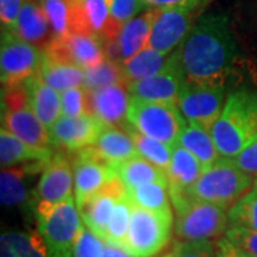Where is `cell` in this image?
<instances>
[{"instance_id": "37", "label": "cell", "mask_w": 257, "mask_h": 257, "mask_svg": "<svg viewBox=\"0 0 257 257\" xmlns=\"http://www.w3.org/2000/svg\"><path fill=\"white\" fill-rule=\"evenodd\" d=\"M130 214H132V203L127 199V194L121 197L116 203L114 210L111 213L110 221L106 231V243H111L116 246H123L130 223Z\"/></svg>"}, {"instance_id": "1", "label": "cell", "mask_w": 257, "mask_h": 257, "mask_svg": "<svg viewBox=\"0 0 257 257\" xmlns=\"http://www.w3.org/2000/svg\"><path fill=\"white\" fill-rule=\"evenodd\" d=\"M186 83L202 87H234L246 69V55L233 33L229 15L210 12L194 23L177 47Z\"/></svg>"}, {"instance_id": "45", "label": "cell", "mask_w": 257, "mask_h": 257, "mask_svg": "<svg viewBox=\"0 0 257 257\" xmlns=\"http://www.w3.org/2000/svg\"><path fill=\"white\" fill-rule=\"evenodd\" d=\"M234 162L241 170L257 179V133L239 155L234 157Z\"/></svg>"}, {"instance_id": "35", "label": "cell", "mask_w": 257, "mask_h": 257, "mask_svg": "<svg viewBox=\"0 0 257 257\" xmlns=\"http://www.w3.org/2000/svg\"><path fill=\"white\" fill-rule=\"evenodd\" d=\"M123 128L135 140V145L138 147L139 156L145 157L146 160L152 162L153 165L159 166V167H162L166 172L167 166L170 163V159H172L173 146L163 143V142H160L157 139L149 138L146 135L140 133L133 126H130L128 123Z\"/></svg>"}, {"instance_id": "20", "label": "cell", "mask_w": 257, "mask_h": 257, "mask_svg": "<svg viewBox=\"0 0 257 257\" xmlns=\"http://www.w3.org/2000/svg\"><path fill=\"white\" fill-rule=\"evenodd\" d=\"M53 157L52 147L30 146L22 139L2 127L0 130V163L2 167L26 166L30 172L43 170Z\"/></svg>"}, {"instance_id": "15", "label": "cell", "mask_w": 257, "mask_h": 257, "mask_svg": "<svg viewBox=\"0 0 257 257\" xmlns=\"http://www.w3.org/2000/svg\"><path fill=\"white\" fill-rule=\"evenodd\" d=\"M104 126L106 123L92 113H84L80 116L62 114L50 127L52 145L73 153L84 147L93 146Z\"/></svg>"}, {"instance_id": "32", "label": "cell", "mask_w": 257, "mask_h": 257, "mask_svg": "<svg viewBox=\"0 0 257 257\" xmlns=\"http://www.w3.org/2000/svg\"><path fill=\"white\" fill-rule=\"evenodd\" d=\"M39 74L57 92H63L74 86H83V80H84V70L82 67L56 62L46 55L43 57Z\"/></svg>"}, {"instance_id": "21", "label": "cell", "mask_w": 257, "mask_h": 257, "mask_svg": "<svg viewBox=\"0 0 257 257\" xmlns=\"http://www.w3.org/2000/svg\"><path fill=\"white\" fill-rule=\"evenodd\" d=\"M89 93V113L110 126L124 127L127 124L130 93L127 86H109Z\"/></svg>"}, {"instance_id": "38", "label": "cell", "mask_w": 257, "mask_h": 257, "mask_svg": "<svg viewBox=\"0 0 257 257\" xmlns=\"http://www.w3.org/2000/svg\"><path fill=\"white\" fill-rule=\"evenodd\" d=\"M42 5L50 22L53 36H67L70 33L72 0H42Z\"/></svg>"}, {"instance_id": "6", "label": "cell", "mask_w": 257, "mask_h": 257, "mask_svg": "<svg viewBox=\"0 0 257 257\" xmlns=\"http://www.w3.org/2000/svg\"><path fill=\"white\" fill-rule=\"evenodd\" d=\"M173 213H162L132 204L130 223L121 247L133 257H153L172 237Z\"/></svg>"}, {"instance_id": "3", "label": "cell", "mask_w": 257, "mask_h": 257, "mask_svg": "<svg viewBox=\"0 0 257 257\" xmlns=\"http://www.w3.org/2000/svg\"><path fill=\"white\" fill-rule=\"evenodd\" d=\"M176 210L175 233L182 241L219 240L229 227V207L197 200L186 193H172Z\"/></svg>"}, {"instance_id": "24", "label": "cell", "mask_w": 257, "mask_h": 257, "mask_svg": "<svg viewBox=\"0 0 257 257\" xmlns=\"http://www.w3.org/2000/svg\"><path fill=\"white\" fill-rule=\"evenodd\" d=\"M23 84L28 93L29 104L32 110L36 113L37 117L50 130V127L62 116L60 92L47 84L39 73L32 76Z\"/></svg>"}, {"instance_id": "19", "label": "cell", "mask_w": 257, "mask_h": 257, "mask_svg": "<svg viewBox=\"0 0 257 257\" xmlns=\"http://www.w3.org/2000/svg\"><path fill=\"white\" fill-rule=\"evenodd\" d=\"M2 127L9 130L30 146H52L50 130L32 110L29 101L12 107H2Z\"/></svg>"}, {"instance_id": "33", "label": "cell", "mask_w": 257, "mask_h": 257, "mask_svg": "<svg viewBox=\"0 0 257 257\" xmlns=\"http://www.w3.org/2000/svg\"><path fill=\"white\" fill-rule=\"evenodd\" d=\"M169 56L170 55L157 52L152 47H145L138 55H135L127 62L121 64L127 84L159 73L167 63Z\"/></svg>"}, {"instance_id": "30", "label": "cell", "mask_w": 257, "mask_h": 257, "mask_svg": "<svg viewBox=\"0 0 257 257\" xmlns=\"http://www.w3.org/2000/svg\"><path fill=\"white\" fill-rule=\"evenodd\" d=\"M120 180L124 183L126 189H133L140 184L155 182V180H167L166 172L146 160L145 157L135 156L121 162L114 167Z\"/></svg>"}, {"instance_id": "8", "label": "cell", "mask_w": 257, "mask_h": 257, "mask_svg": "<svg viewBox=\"0 0 257 257\" xmlns=\"http://www.w3.org/2000/svg\"><path fill=\"white\" fill-rule=\"evenodd\" d=\"M0 49V77L3 87L23 84L39 73L45 50L28 43L9 30H2Z\"/></svg>"}, {"instance_id": "16", "label": "cell", "mask_w": 257, "mask_h": 257, "mask_svg": "<svg viewBox=\"0 0 257 257\" xmlns=\"http://www.w3.org/2000/svg\"><path fill=\"white\" fill-rule=\"evenodd\" d=\"M45 55L52 60L87 69L99 64L106 57L104 45L93 35L70 33L64 37H55L46 47Z\"/></svg>"}, {"instance_id": "28", "label": "cell", "mask_w": 257, "mask_h": 257, "mask_svg": "<svg viewBox=\"0 0 257 257\" xmlns=\"http://www.w3.org/2000/svg\"><path fill=\"white\" fill-rule=\"evenodd\" d=\"M177 143L192 152L204 167H209L221 157L210 130L194 121L186 123Z\"/></svg>"}, {"instance_id": "47", "label": "cell", "mask_w": 257, "mask_h": 257, "mask_svg": "<svg viewBox=\"0 0 257 257\" xmlns=\"http://www.w3.org/2000/svg\"><path fill=\"white\" fill-rule=\"evenodd\" d=\"M216 251L217 257H254L248 251L239 247L233 241H230L226 236H223L216 241Z\"/></svg>"}, {"instance_id": "44", "label": "cell", "mask_w": 257, "mask_h": 257, "mask_svg": "<svg viewBox=\"0 0 257 257\" xmlns=\"http://www.w3.org/2000/svg\"><path fill=\"white\" fill-rule=\"evenodd\" d=\"M25 0H0V20L2 30L16 33L19 15L22 12Z\"/></svg>"}, {"instance_id": "22", "label": "cell", "mask_w": 257, "mask_h": 257, "mask_svg": "<svg viewBox=\"0 0 257 257\" xmlns=\"http://www.w3.org/2000/svg\"><path fill=\"white\" fill-rule=\"evenodd\" d=\"M16 35L28 43L46 50L55 36L42 0H25L19 15Z\"/></svg>"}, {"instance_id": "43", "label": "cell", "mask_w": 257, "mask_h": 257, "mask_svg": "<svg viewBox=\"0 0 257 257\" xmlns=\"http://www.w3.org/2000/svg\"><path fill=\"white\" fill-rule=\"evenodd\" d=\"M224 236L234 244H237L239 247L257 257V231L244 229V227H237V226H229Z\"/></svg>"}, {"instance_id": "36", "label": "cell", "mask_w": 257, "mask_h": 257, "mask_svg": "<svg viewBox=\"0 0 257 257\" xmlns=\"http://www.w3.org/2000/svg\"><path fill=\"white\" fill-rule=\"evenodd\" d=\"M229 226L257 231V182L229 210Z\"/></svg>"}, {"instance_id": "23", "label": "cell", "mask_w": 257, "mask_h": 257, "mask_svg": "<svg viewBox=\"0 0 257 257\" xmlns=\"http://www.w3.org/2000/svg\"><path fill=\"white\" fill-rule=\"evenodd\" d=\"M229 18L241 52L257 63V0H234Z\"/></svg>"}, {"instance_id": "26", "label": "cell", "mask_w": 257, "mask_h": 257, "mask_svg": "<svg viewBox=\"0 0 257 257\" xmlns=\"http://www.w3.org/2000/svg\"><path fill=\"white\" fill-rule=\"evenodd\" d=\"M97 153L113 167L132 157L139 156L135 140L124 128L106 124L97 142L93 145Z\"/></svg>"}, {"instance_id": "49", "label": "cell", "mask_w": 257, "mask_h": 257, "mask_svg": "<svg viewBox=\"0 0 257 257\" xmlns=\"http://www.w3.org/2000/svg\"><path fill=\"white\" fill-rule=\"evenodd\" d=\"M160 257H175V254H173V250H172V251H169V253H166V254H162Z\"/></svg>"}, {"instance_id": "13", "label": "cell", "mask_w": 257, "mask_h": 257, "mask_svg": "<svg viewBox=\"0 0 257 257\" xmlns=\"http://www.w3.org/2000/svg\"><path fill=\"white\" fill-rule=\"evenodd\" d=\"M120 29L107 0H72L70 33L93 35L106 43L117 37Z\"/></svg>"}, {"instance_id": "25", "label": "cell", "mask_w": 257, "mask_h": 257, "mask_svg": "<svg viewBox=\"0 0 257 257\" xmlns=\"http://www.w3.org/2000/svg\"><path fill=\"white\" fill-rule=\"evenodd\" d=\"M204 170V166L200 160L189 152L182 145H175L172 152L170 163L166 169V175L169 180V192L184 193L187 192Z\"/></svg>"}, {"instance_id": "40", "label": "cell", "mask_w": 257, "mask_h": 257, "mask_svg": "<svg viewBox=\"0 0 257 257\" xmlns=\"http://www.w3.org/2000/svg\"><path fill=\"white\" fill-rule=\"evenodd\" d=\"M106 241L83 224L73 246V257H101Z\"/></svg>"}, {"instance_id": "2", "label": "cell", "mask_w": 257, "mask_h": 257, "mask_svg": "<svg viewBox=\"0 0 257 257\" xmlns=\"http://www.w3.org/2000/svg\"><path fill=\"white\" fill-rule=\"evenodd\" d=\"M210 133L220 156H237L257 133V90H231Z\"/></svg>"}, {"instance_id": "12", "label": "cell", "mask_w": 257, "mask_h": 257, "mask_svg": "<svg viewBox=\"0 0 257 257\" xmlns=\"http://www.w3.org/2000/svg\"><path fill=\"white\" fill-rule=\"evenodd\" d=\"M226 99L227 89L186 83L177 97V107L187 121H194L210 130L220 116Z\"/></svg>"}, {"instance_id": "10", "label": "cell", "mask_w": 257, "mask_h": 257, "mask_svg": "<svg viewBox=\"0 0 257 257\" xmlns=\"http://www.w3.org/2000/svg\"><path fill=\"white\" fill-rule=\"evenodd\" d=\"M202 12L190 8H159L147 47L172 55L190 33Z\"/></svg>"}, {"instance_id": "39", "label": "cell", "mask_w": 257, "mask_h": 257, "mask_svg": "<svg viewBox=\"0 0 257 257\" xmlns=\"http://www.w3.org/2000/svg\"><path fill=\"white\" fill-rule=\"evenodd\" d=\"M62 114L80 116L89 113V93L83 86H74L60 92Z\"/></svg>"}, {"instance_id": "29", "label": "cell", "mask_w": 257, "mask_h": 257, "mask_svg": "<svg viewBox=\"0 0 257 257\" xmlns=\"http://www.w3.org/2000/svg\"><path fill=\"white\" fill-rule=\"evenodd\" d=\"M127 199L132 204L162 213H172L169 180H155L127 189Z\"/></svg>"}, {"instance_id": "11", "label": "cell", "mask_w": 257, "mask_h": 257, "mask_svg": "<svg viewBox=\"0 0 257 257\" xmlns=\"http://www.w3.org/2000/svg\"><path fill=\"white\" fill-rule=\"evenodd\" d=\"M74 176V200L77 207L93 194L100 192L106 184L116 177V169L97 153L94 146L73 152L70 157Z\"/></svg>"}, {"instance_id": "50", "label": "cell", "mask_w": 257, "mask_h": 257, "mask_svg": "<svg viewBox=\"0 0 257 257\" xmlns=\"http://www.w3.org/2000/svg\"><path fill=\"white\" fill-rule=\"evenodd\" d=\"M256 182H257V179H256Z\"/></svg>"}, {"instance_id": "18", "label": "cell", "mask_w": 257, "mask_h": 257, "mask_svg": "<svg viewBox=\"0 0 257 257\" xmlns=\"http://www.w3.org/2000/svg\"><path fill=\"white\" fill-rule=\"evenodd\" d=\"M126 194H127V189L120 180L119 176L113 177L100 192L93 194L82 206H79L83 223L89 229H92L96 234H99L101 239L106 240V231L114 206Z\"/></svg>"}, {"instance_id": "46", "label": "cell", "mask_w": 257, "mask_h": 257, "mask_svg": "<svg viewBox=\"0 0 257 257\" xmlns=\"http://www.w3.org/2000/svg\"><path fill=\"white\" fill-rule=\"evenodd\" d=\"M211 0H143L147 9L159 8H190V9L204 10Z\"/></svg>"}, {"instance_id": "27", "label": "cell", "mask_w": 257, "mask_h": 257, "mask_svg": "<svg viewBox=\"0 0 257 257\" xmlns=\"http://www.w3.org/2000/svg\"><path fill=\"white\" fill-rule=\"evenodd\" d=\"M0 257H49L39 230H8L0 236Z\"/></svg>"}, {"instance_id": "14", "label": "cell", "mask_w": 257, "mask_h": 257, "mask_svg": "<svg viewBox=\"0 0 257 257\" xmlns=\"http://www.w3.org/2000/svg\"><path fill=\"white\" fill-rule=\"evenodd\" d=\"M186 84L183 69L176 49L166 66L155 76L127 84L130 96L153 101H172L177 103V97Z\"/></svg>"}, {"instance_id": "17", "label": "cell", "mask_w": 257, "mask_h": 257, "mask_svg": "<svg viewBox=\"0 0 257 257\" xmlns=\"http://www.w3.org/2000/svg\"><path fill=\"white\" fill-rule=\"evenodd\" d=\"M157 10L159 9H147L127 20L121 26L119 35L114 40L103 43L106 57L123 64L147 47L150 30L153 20L156 18Z\"/></svg>"}, {"instance_id": "41", "label": "cell", "mask_w": 257, "mask_h": 257, "mask_svg": "<svg viewBox=\"0 0 257 257\" xmlns=\"http://www.w3.org/2000/svg\"><path fill=\"white\" fill-rule=\"evenodd\" d=\"M111 10V16L123 26L127 20L147 10L143 0H107Z\"/></svg>"}, {"instance_id": "4", "label": "cell", "mask_w": 257, "mask_h": 257, "mask_svg": "<svg viewBox=\"0 0 257 257\" xmlns=\"http://www.w3.org/2000/svg\"><path fill=\"white\" fill-rule=\"evenodd\" d=\"M254 180L253 176L240 169L234 159L221 156L211 166L204 167L197 182L184 193L193 199L231 209V206L253 187Z\"/></svg>"}, {"instance_id": "7", "label": "cell", "mask_w": 257, "mask_h": 257, "mask_svg": "<svg viewBox=\"0 0 257 257\" xmlns=\"http://www.w3.org/2000/svg\"><path fill=\"white\" fill-rule=\"evenodd\" d=\"M36 221L49 257H73L74 243L84 224L74 197L36 213Z\"/></svg>"}, {"instance_id": "9", "label": "cell", "mask_w": 257, "mask_h": 257, "mask_svg": "<svg viewBox=\"0 0 257 257\" xmlns=\"http://www.w3.org/2000/svg\"><path fill=\"white\" fill-rule=\"evenodd\" d=\"M74 176L72 160L63 153H56L42 170L33 193L35 214L74 197Z\"/></svg>"}, {"instance_id": "34", "label": "cell", "mask_w": 257, "mask_h": 257, "mask_svg": "<svg viewBox=\"0 0 257 257\" xmlns=\"http://www.w3.org/2000/svg\"><path fill=\"white\" fill-rule=\"evenodd\" d=\"M84 70V80H83V87L87 92L99 90L103 87L109 86H127L123 66L109 57H104L100 63L83 69Z\"/></svg>"}, {"instance_id": "5", "label": "cell", "mask_w": 257, "mask_h": 257, "mask_svg": "<svg viewBox=\"0 0 257 257\" xmlns=\"http://www.w3.org/2000/svg\"><path fill=\"white\" fill-rule=\"evenodd\" d=\"M126 119L140 133L170 146L177 145L187 123L177 103L145 100L135 96H130Z\"/></svg>"}, {"instance_id": "48", "label": "cell", "mask_w": 257, "mask_h": 257, "mask_svg": "<svg viewBox=\"0 0 257 257\" xmlns=\"http://www.w3.org/2000/svg\"><path fill=\"white\" fill-rule=\"evenodd\" d=\"M101 257H133L132 254H128L127 251L120 246L111 244V243H106L104 244V250Z\"/></svg>"}, {"instance_id": "42", "label": "cell", "mask_w": 257, "mask_h": 257, "mask_svg": "<svg viewBox=\"0 0 257 257\" xmlns=\"http://www.w3.org/2000/svg\"><path fill=\"white\" fill-rule=\"evenodd\" d=\"M175 257H217L216 243L213 241H176Z\"/></svg>"}, {"instance_id": "31", "label": "cell", "mask_w": 257, "mask_h": 257, "mask_svg": "<svg viewBox=\"0 0 257 257\" xmlns=\"http://www.w3.org/2000/svg\"><path fill=\"white\" fill-rule=\"evenodd\" d=\"M32 173L26 166L2 167L0 173V197L2 204L8 207L23 206L28 203L29 193L26 176Z\"/></svg>"}]
</instances>
